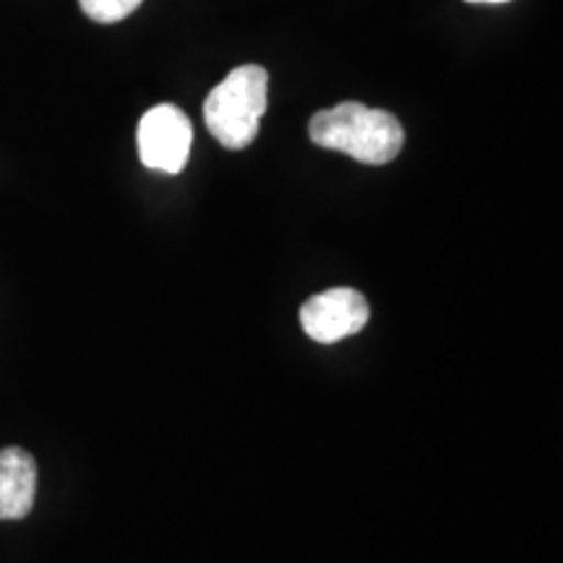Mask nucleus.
Masks as SVG:
<instances>
[{
    "label": "nucleus",
    "instance_id": "423d86ee",
    "mask_svg": "<svg viewBox=\"0 0 563 563\" xmlns=\"http://www.w3.org/2000/svg\"><path fill=\"white\" fill-rule=\"evenodd\" d=\"M79 5L97 24H115V21L131 16L141 5V0H79Z\"/></svg>",
    "mask_w": 563,
    "mask_h": 563
},
{
    "label": "nucleus",
    "instance_id": "f257e3e1",
    "mask_svg": "<svg viewBox=\"0 0 563 563\" xmlns=\"http://www.w3.org/2000/svg\"><path fill=\"white\" fill-rule=\"evenodd\" d=\"M311 141L321 150L342 152L363 165H386L405 146V129L391 112L340 102L316 112L308 125Z\"/></svg>",
    "mask_w": 563,
    "mask_h": 563
},
{
    "label": "nucleus",
    "instance_id": "39448f33",
    "mask_svg": "<svg viewBox=\"0 0 563 563\" xmlns=\"http://www.w3.org/2000/svg\"><path fill=\"white\" fill-rule=\"evenodd\" d=\"M37 496V462L26 449L0 452V519H24Z\"/></svg>",
    "mask_w": 563,
    "mask_h": 563
},
{
    "label": "nucleus",
    "instance_id": "7ed1b4c3",
    "mask_svg": "<svg viewBox=\"0 0 563 563\" xmlns=\"http://www.w3.org/2000/svg\"><path fill=\"white\" fill-rule=\"evenodd\" d=\"M139 157L154 173L178 175L188 165L194 144V125L175 104L146 110L136 131Z\"/></svg>",
    "mask_w": 563,
    "mask_h": 563
},
{
    "label": "nucleus",
    "instance_id": "20e7f679",
    "mask_svg": "<svg viewBox=\"0 0 563 563\" xmlns=\"http://www.w3.org/2000/svg\"><path fill=\"white\" fill-rule=\"evenodd\" d=\"M368 316L371 308L361 292L352 287H334L313 295L300 308V327L313 342L334 344L365 329Z\"/></svg>",
    "mask_w": 563,
    "mask_h": 563
},
{
    "label": "nucleus",
    "instance_id": "0eeeda50",
    "mask_svg": "<svg viewBox=\"0 0 563 563\" xmlns=\"http://www.w3.org/2000/svg\"><path fill=\"white\" fill-rule=\"evenodd\" d=\"M467 3H488V5H501V3H509V0H467Z\"/></svg>",
    "mask_w": 563,
    "mask_h": 563
},
{
    "label": "nucleus",
    "instance_id": "f03ea898",
    "mask_svg": "<svg viewBox=\"0 0 563 563\" xmlns=\"http://www.w3.org/2000/svg\"><path fill=\"white\" fill-rule=\"evenodd\" d=\"M269 74L256 63L230 70L203 102V121L224 150H245L258 136L266 112Z\"/></svg>",
    "mask_w": 563,
    "mask_h": 563
}]
</instances>
